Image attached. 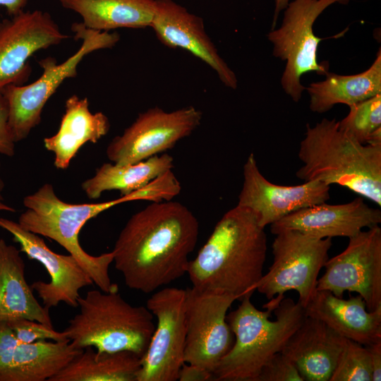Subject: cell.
<instances>
[{
	"mask_svg": "<svg viewBox=\"0 0 381 381\" xmlns=\"http://www.w3.org/2000/svg\"><path fill=\"white\" fill-rule=\"evenodd\" d=\"M198 234V221L185 205L152 202L119 233L112 250L114 267L128 288L154 292L186 273Z\"/></svg>",
	"mask_w": 381,
	"mask_h": 381,
	"instance_id": "cell-1",
	"label": "cell"
},
{
	"mask_svg": "<svg viewBox=\"0 0 381 381\" xmlns=\"http://www.w3.org/2000/svg\"><path fill=\"white\" fill-rule=\"evenodd\" d=\"M267 235L255 214L236 205L216 224L186 273L193 286L236 296L255 291L263 276Z\"/></svg>",
	"mask_w": 381,
	"mask_h": 381,
	"instance_id": "cell-2",
	"label": "cell"
},
{
	"mask_svg": "<svg viewBox=\"0 0 381 381\" xmlns=\"http://www.w3.org/2000/svg\"><path fill=\"white\" fill-rule=\"evenodd\" d=\"M298 157L296 176L345 187L381 207V145L363 144L336 119L307 124Z\"/></svg>",
	"mask_w": 381,
	"mask_h": 381,
	"instance_id": "cell-3",
	"label": "cell"
},
{
	"mask_svg": "<svg viewBox=\"0 0 381 381\" xmlns=\"http://www.w3.org/2000/svg\"><path fill=\"white\" fill-rule=\"evenodd\" d=\"M251 296H243L238 308L226 315L234 342L213 371V380L256 381L306 318L304 308L291 298H274L263 306L266 310H260Z\"/></svg>",
	"mask_w": 381,
	"mask_h": 381,
	"instance_id": "cell-4",
	"label": "cell"
},
{
	"mask_svg": "<svg viewBox=\"0 0 381 381\" xmlns=\"http://www.w3.org/2000/svg\"><path fill=\"white\" fill-rule=\"evenodd\" d=\"M80 312L63 331L75 347L94 346L99 353L129 351L141 357L155 330L154 315L134 306L114 290H90L78 299Z\"/></svg>",
	"mask_w": 381,
	"mask_h": 381,
	"instance_id": "cell-5",
	"label": "cell"
},
{
	"mask_svg": "<svg viewBox=\"0 0 381 381\" xmlns=\"http://www.w3.org/2000/svg\"><path fill=\"white\" fill-rule=\"evenodd\" d=\"M124 202H127L126 197L120 196L102 202L68 203L58 197L52 184L44 183L23 198L26 210L19 216L18 223L23 229L60 244L78 260L101 291L109 292L118 290L109 274L113 252L91 255L80 245L78 235L87 221Z\"/></svg>",
	"mask_w": 381,
	"mask_h": 381,
	"instance_id": "cell-6",
	"label": "cell"
},
{
	"mask_svg": "<svg viewBox=\"0 0 381 381\" xmlns=\"http://www.w3.org/2000/svg\"><path fill=\"white\" fill-rule=\"evenodd\" d=\"M71 29L76 40H81L78 50L62 63L48 56L38 61L41 75L28 85H11L3 92L8 107V126L15 143L25 139L41 121L42 110L62 83L78 75L83 59L93 52L111 49L120 40L117 32L98 31L87 28L81 22Z\"/></svg>",
	"mask_w": 381,
	"mask_h": 381,
	"instance_id": "cell-7",
	"label": "cell"
},
{
	"mask_svg": "<svg viewBox=\"0 0 381 381\" xmlns=\"http://www.w3.org/2000/svg\"><path fill=\"white\" fill-rule=\"evenodd\" d=\"M350 0H292L284 9L281 25L267 34L273 55L286 61L281 85L286 94L298 102L306 87L301 76L309 72L326 75L328 64L318 62V48L324 38L314 34L313 25L319 16L334 4Z\"/></svg>",
	"mask_w": 381,
	"mask_h": 381,
	"instance_id": "cell-8",
	"label": "cell"
},
{
	"mask_svg": "<svg viewBox=\"0 0 381 381\" xmlns=\"http://www.w3.org/2000/svg\"><path fill=\"white\" fill-rule=\"evenodd\" d=\"M272 243L273 262L255 289L268 300L296 291L305 308L317 290L319 273L327 260L332 238H320L297 230H283Z\"/></svg>",
	"mask_w": 381,
	"mask_h": 381,
	"instance_id": "cell-9",
	"label": "cell"
},
{
	"mask_svg": "<svg viewBox=\"0 0 381 381\" xmlns=\"http://www.w3.org/2000/svg\"><path fill=\"white\" fill-rule=\"evenodd\" d=\"M186 289L163 288L151 295L146 307L157 319L135 381H176L184 362L187 331Z\"/></svg>",
	"mask_w": 381,
	"mask_h": 381,
	"instance_id": "cell-10",
	"label": "cell"
},
{
	"mask_svg": "<svg viewBox=\"0 0 381 381\" xmlns=\"http://www.w3.org/2000/svg\"><path fill=\"white\" fill-rule=\"evenodd\" d=\"M238 298L217 291L186 289L184 362L212 373L234 342L226 313Z\"/></svg>",
	"mask_w": 381,
	"mask_h": 381,
	"instance_id": "cell-11",
	"label": "cell"
},
{
	"mask_svg": "<svg viewBox=\"0 0 381 381\" xmlns=\"http://www.w3.org/2000/svg\"><path fill=\"white\" fill-rule=\"evenodd\" d=\"M202 112L189 106L170 112L155 107L138 114L123 133L112 139L106 154L114 164L145 160L174 147L200 124Z\"/></svg>",
	"mask_w": 381,
	"mask_h": 381,
	"instance_id": "cell-12",
	"label": "cell"
},
{
	"mask_svg": "<svg viewBox=\"0 0 381 381\" xmlns=\"http://www.w3.org/2000/svg\"><path fill=\"white\" fill-rule=\"evenodd\" d=\"M325 273L318 279L317 290H326L343 298L356 292L369 311L381 306V228L362 230L349 238L346 248L325 262Z\"/></svg>",
	"mask_w": 381,
	"mask_h": 381,
	"instance_id": "cell-13",
	"label": "cell"
},
{
	"mask_svg": "<svg viewBox=\"0 0 381 381\" xmlns=\"http://www.w3.org/2000/svg\"><path fill=\"white\" fill-rule=\"evenodd\" d=\"M68 37L49 13L40 10L23 11L0 22V91L23 85L31 72L29 59Z\"/></svg>",
	"mask_w": 381,
	"mask_h": 381,
	"instance_id": "cell-14",
	"label": "cell"
},
{
	"mask_svg": "<svg viewBox=\"0 0 381 381\" xmlns=\"http://www.w3.org/2000/svg\"><path fill=\"white\" fill-rule=\"evenodd\" d=\"M243 175L237 205L252 210L263 228L296 210L329 199L330 186L318 181L296 186L270 182L260 171L253 153L243 165Z\"/></svg>",
	"mask_w": 381,
	"mask_h": 381,
	"instance_id": "cell-15",
	"label": "cell"
},
{
	"mask_svg": "<svg viewBox=\"0 0 381 381\" xmlns=\"http://www.w3.org/2000/svg\"><path fill=\"white\" fill-rule=\"evenodd\" d=\"M0 228L13 236V240L20 246V252L30 260L42 263L48 272L49 282L37 281L30 286L47 308L63 302L78 307L79 291L93 284L89 274L71 254L61 255L52 251L40 235L23 229L18 222L0 217Z\"/></svg>",
	"mask_w": 381,
	"mask_h": 381,
	"instance_id": "cell-16",
	"label": "cell"
},
{
	"mask_svg": "<svg viewBox=\"0 0 381 381\" xmlns=\"http://www.w3.org/2000/svg\"><path fill=\"white\" fill-rule=\"evenodd\" d=\"M150 27L162 44L187 50L210 66L225 86L237 88L236 74L219 56L205 32L202 18L173 0H155Z\"/></svg>",
	"mask_w": 381,
	"mask_h": 381,
	"instance_id": "cell-17",
	"label": "cell"
},
{
	"mask_svg": "<svg viewBox=\"0 0 381 381\" xmlns=\"http://www.w3.org/2000/svg\"><path fill=\"white\" fill-rule=\"evenodd\" d=\"M380 222V210L370 207L360 196L344 204L323 202L309 206L270 226V231L274 235L283 230H297L320 238H349L363 229L379 225Z\"/></svg>",
	"mask_w": 381,
	"mask_h": 381,
	"instance_id": "cell-18",
	"label": "cell"
},
{
	"mask_svg": "<svg viewBox=\"0 0 381 381\" xmlns=\"http://www.w3.org/2000/svg\"><path fill=\"white\" fill-rule=\"evenodd\" d=\"M346 339L322 321L306 315L280 352L304 381H329Z\"/></svg>",
	"mask_w": 381,
	"mask_h": 381,
	"instance_id": "cell-19",
	"label": "cell"
},
{
	"mask_svg": "<svg viewBox=\"0 0 381 381\" xmlns=\"http://www.w3.org/2000/svg\"><path fill=\"white\" fill-rule=\"evenodd\" d=\"M304 310L346 339L366 346L381 341V306L369 311L360 295L344 299L316 290Z\"/></svg>",
	"mask_w": 381,
	"mask_h": 381,
	"instance_id": "cell-20",
	"label": "cell"
},
{
	"mask_svg": "<svg viewBox=\"0 0 381 381\" xmlns=\"http://www.w3.org/2000/svg\"><path fill=\"white\" fill-rule=\"evenodd\" d=\"M109 128V120L103 112L92 113L87 97L73 95L65 102L57 132L44 138V145L54 154V167L66 169L82 146L86 143H97Z\"/></svg>",
	"mask_w": 381,
	"mask_h": 381,
	"instance_id": "cell-21",
	"label": "cell"
},
{
	"mask_svg": "<svg viewBox=\"0 0 381 381\" xmlns=\"http://www.w3.org/2000/svg\"><path fill=\"white\" fill-rule=\"evenodd\" d=\"M20 250L0 238V322L25 318L54 328L49 309L35 297Z\"/></svg>",
	"mask_w": 381,
	"mask_h": 381,
	"instance_id": "cell-22",
	"label": "cell"
},
{
	"mask_svg": "<svg viewBox=\"0 0 381 381\" xmlns=\"http://www.w3.org/2000/svg\"><path fill=\"white\" fill-rule=\"evenodd\" d=\"M325 80L311 83L306 87L310 109L325 113L337 104L349 107L381 94L380 49L372 65L362 73L339 75L328 72Z\"/></svg>",
	"mask_w": 381,
	"mask_h": 381,
	"instance_id": "cell-23",
	"label": "cell"
},
{
	"mask_svg": "<svg viewBox=\"0 0 381 381\" xmlns=\"http://www.w3.org/2000/svg\"><path fill=\"white\" fill-rule=\"evenodd\" d=\"M59 1L78 13L85 27L98 31L150 27L155 10V0Z\"/></svg>",
	"mask_w": 381,
	"mask_h": 381,
	"instance_id": "cell-24",
	"label": "cell"
},
{
	"mask_svg": "<svg viewBox=\"0 0 381 381\" xmlns=\"http://www.w3.org/2000/svg\"><path fill=\"white\" fill-rule=\"evenodd\" d=\"M174 158L170 155L163 153L134 164L104 163L96 169L92 177L82 183L81 187L91 200L99 198L108 190H119L121 196L127 195L171 170Z\"/></svg>",
	"mask_w": 381,
	"mask_h": 381,
	"instance_id": "cell-25",
	"label": "cell"
},
{
	"mask_svg": "<svg viewBox=\"0 0 381 381\" xmlns=\"http://www.w3.org/2000/svg\"><path fill=\"white\" fill-rule=\"evenodd\" d=\"M83 349L74 346L69 340L18 341L6 381L49 380Z\"/></svg>",
	"mask_w": 381,
	"mask_h": 381,
	"instance_id": "cell-26",
	"label": "cell"
},
{
	"mask_svg": "<svg viewBox=\"0 0 381 381\" xmlns=\"http://www.w3.org/2000/svg\"><path fill=\"white\" fill-rule=\"evenodd\" d=\"M141 357L129 351L99 353L87 346L48 381H135Z\"/></svg>",
	"mask_w": 381,
	"mask_h": 381,
	"instance_id": "cell-27",
	"label": "cell"
},
{
	"mask_svg": "<svg viewBox=\"0 0 381 381\" xmlns=\"http://www.w3.org/2000/svg\"><path fill=\"white\" fill-rule=\"evenodd\" d=\"M349 107L347 116L339 121V127L367 144L370 136L381 128V94Z\"/></svg>",
	"mask_w": 381,
	"mask_h": 381,
	"instance_id": "cell-28",
	"label": "cell"
},
{
	"mask_svg": "<svg viewBox=\"0 0 381 381\" xmlns=\"http://www.w3.org/2000/svg\"><path fill=\"white\" fill-rule=\"evenodd\" d=\"M329 381H372L368 347L346 339Z\"/></svg>",
	"mask_w": 381,
	"mask_h": 381,
	"instance_id": "cell-29",
	"label": "cell"
},
{
	"mask_svg": "<svg viewBox=\"0 0 381 381\" xmlns=\"http://www.w3.org/2000/svg\"><path fill=\"white\" fill-rule=\"evenodd\" d=\"M19 341L31 343L38 340L52 339L54 341L68 340L63 332L35 320L25 318L8 322Z\"/></svg>",
	"mask_w": 381,
	"mask_h": 381,
	"instance_id": "cell-30",
	"label": "cell"
},
{
	"mask_svg": "<svg viewBox=\"0 0 381 381\" xmlns=\"http://www.w3.org/2000/svg\"><path fill=\"white\" fill-rule=\"evenodd\" d=\"M256 381H304L293 362L281 352L262 368Z\"/></svg>",
	"mask_w": 381,
	"mask_h": 381,
	"instance_id": "cell-31",
	"label": "cell"
},
{
	"mask_svg": "<svg viewBox=\"0 0 381 381\" xmlns=\"http://www.w3.org/2000/svg\"><path fill=\"white\" fill-rule=\"evenodd\" d=\"M8 322H0V381H6L18 344Z\"/></svg>",
	"mask_w": 381,
	"mask_h": 381,
	"instance_id": "cell-32",
	"label": "cell"
},
{
	"mask_svg": "<svg viewBox=\"0 0 381 381\" xmlns=\"http://www.w3.org/2000/svg\"><path fill=\"white\" fill-rule=\"evenodd\" d=\"M15 144L8 126V103L3 92L0 91V154L13 157Z\"/></svg>",
	"mask_w": 381,
	"mask_h": 381,
	"instance_id": "cell-33",
	"label": "cell"
},
{
	"mask_svg": "<svg viewBox=\"0 0 381 381\" xmlns=\"http://www.w3.org/2000/svg\"><path fill=\"white\" fill-rule=\"evenodd\" d=\"M212 380V373L208 370L186 363L181 368L178 375V380L179 381H207Z\"/></svg>",
	"mask_w": 381,
	"mask_h": 381,
	"instance_id": "cell-34",
	"label": "cell"
},
{
	"mask_svg": "<svg viewBox=\"0 0 381 381\" xmlns=\"http://www.w3.org/2000/svg\"><path fill=\"white\" fill-rule=\"evenodd\" d=\"M370 353L372 381L381 380V341L367 346Z\"/></svg>",
	"mask_w": 381,
	"mask_h": 381,
	"instance_id": "cell-35",
	"label": "cell"
},
{
	"mask_svg": "<svg viewBox=\"0 0 381 381\" xmlns=\"http://www.w3.org/2000/svg\"><path fill=\"white\" fill-rule=\"evenodd\" d=\"M29 0H0V6H4L8 15L14 16L25 11Z\"/></svg>",
	"mask_w": 381,
	"mask_h": 381,
	"instance_id": "cell-36",
	"label": "cell"
},
{
	"mask_svg": "<svg viewBox=\"0 0 381 381\" xmlns=\"http://www.w3.org/2000/svg\"><path fill=\"white\" fill-rule=\"evenodd\" d=\"M289 0H274V11L272 30L274 29L280 12L286 8Z\"/></svg>",
	"mask_w": 381,
	"mask_h": 381,
	"instance_id": "cell-37",
	"label": "cell"
},
{
	"mask_svg": "<svg viewBox=\"0 0 381 381\" xmlns=\"http://www.w3.org/2000/svg\"><path fill=\"white\" fill-rule=\"evenodd\" d=\"M0 171H1V163H0ZM3 188H4V183L0 176V211H7V212H16V210L13 207L9 206L6 203H5L4 199L1 194Z\"/></svg>",
	"mask_w": 381,
	"mask_h": 381,
	"instance_id": "cell-38",
	"label": "cell"
}]
</instances>
